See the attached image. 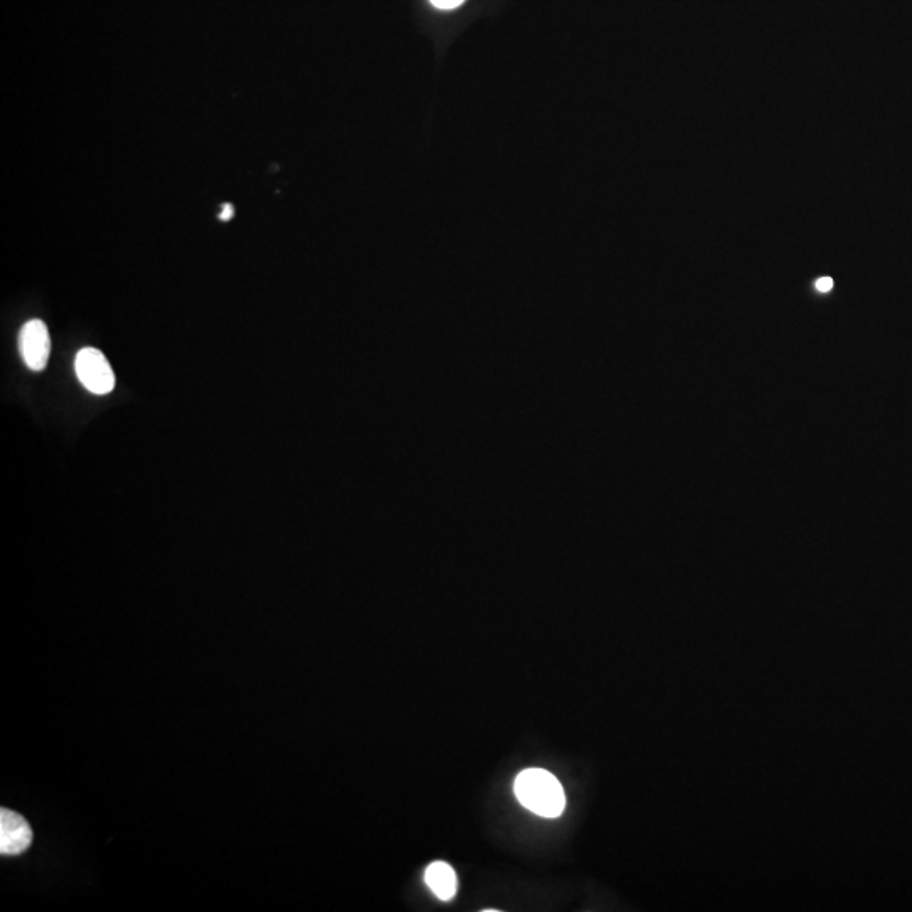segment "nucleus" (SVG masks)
I'll list each match as a JSON object with an SVG mask.
<instances>
[{"instance_id":"0eeeda50","label":"nucleus","mask_w":912,"mask_h":912,"mask_svg":"<svg viewBox=\"0 0 912 912\" xmlns=\"http://www.w3.org/2000/svg\"><path fill=\"white\" fill-rule=\"evenodd\" d=\"M831 288H833V279H831V277H820V279L816 281V289L821 291V293H828V291H831Z\"/></svg>"},{"instance_id":"f03ea898","label":"nucleus","mask_w":912,"mask_h":912,"mask_svg":"<svg viewBox=\"0 0 912 912\" xmlns=\"http://www.w3.org/2000/svg\"><path fill=\"white\" fill-rule=\"evenodd\" d=\"M75 372L82 386L92 394L105 396L114 391L115 374L109 360L97 348H82L75 360Z\"/></svg>"},{"instance_id":"6e6552de","label":"nucleus","mask_w":912,"mask_h":912,"mask_svg":"<svg viewBox=\"0 0 912 912\" xmlns=\"http://www.w3.org/2000/svg\"><path fill=\"white\" fill-rule=\"evenodd\" d=\"M234 215V207H232L230 203H225V205L222 207V212H220V215H218V218H220L222 222H228V220H232V218H234Z\"/></svg>"},{"instance_id":"20e7f679","label":"nucleus","mask_w":912,"mask_h":912,"mask_svg":"<svg viewBox=\"0 0 912 912\" xmlns=\"http://www.w3.org/2000/svg\"><path fill=\"white\" fill-rule=\"evenodd\" d=\"M33 843V830L26 818L16 811L2 808L0 811V853L19 855L26 852Z\"/></svg>"},{"instance_id":"f257e3e1","label":"nucleus","mask_w":912,"mask_h":912,"mask_svg":"<svg viewBox=\"0 0 912 912\" xmlns=\"http://www.w3.org/2000/svg\"><path fill=\"white\" fill-rule=\"evenodd\" d=\"M517 799L524 808L544 818H558L565 811L566 798L560 781L544 769H527L516 779Z\"/></svg>"},{"instance_id":"423d86ee","label":"nucleus","mask_w":912,"mask_h":912,"mask_svg":"<svg viewBox=\"0 0 912 912\" xmlns=\"http://www.w3.org/2000/svg\"><path fill=\"white\" fill-rule=\"evenodd\" d=\"M463 2L465 0H431V4L438 9H455V7L462 6Z\"/></svg>"},{"instance_id":"39448f33","label":"nucleus","mask_w":912,"mask_h":912,"mask_svg":"<svg viewBox=\"0 0 912 912\" xmlns=\"http://www.w3.org/2000/svg\"><path fill=\"white\" fill-rule=\"evenodd\" d=\"M426 884L441 901H451L458 889L455 870L445 862H435L426 870Z\"/></svg>"},{"instance_id":"7ed1b4c3","label":"nucleus","mask_w":912,"mask_h":912,"mask_svg":"<svg viewBox=\"0 0 912 912\" xmlns=\"http://www.w3.org/2000/svg\"><path fill=\"white\" fill-rule=\"evenodd\" d=\"M19 352L24 364L33 372H43L51 355L48 326L41 320H29L19 332Z\"/></svg>"}]
</instances>
